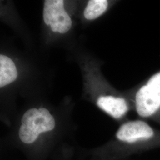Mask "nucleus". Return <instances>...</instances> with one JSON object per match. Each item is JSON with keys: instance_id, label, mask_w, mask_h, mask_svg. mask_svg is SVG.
Wrapping results in <instances>:
<instances>
[{"instance_id": "nucleus-1", "label": "nucleus", "mask_w": 160, "mask_h": 160, "mask_svg": "<svg viewBox=\"0 0 160 160\" xmlns=\"http://www.w3.org/2000/svg\"><path fill=\"white\" fill-rule=\"evenodd\" d=\"M116 138L120 143L137 151L160 147V131L143 120H132L122 124Z\"/></svg>"}, {"instance_id": "nucleus-2", "label": "nucleus", "mask_w": 160, "mask_h": 160, "mask_svg": "<svg viewBox=\"0 0 160 160\" xmlns=\"http://www.w3.org/2000/svg\"><path fill=\"white\" fill-rule=\"evenodd\" d=\"M134 103L139 116L160 124V71L138 88Z\"/></svg>"}, {"instance_id": "nucleus-3", "label": "nucleus", "mask_w": 160, "mask_h": 160, "mask_svg": "<svg viewBox=\"0 0 160 160\" xmlns=\"http://www.w3.org/2000/svg\"><path fill=\"white\" fill-rule=\"evenodd\" d=\"M55 127V119L48 109L32 108L23 114L18 136L23 143L32 144L42 133L52 131Z\"/></svg>"}, {"instance_id": "nucleus-4", "label": "nucleus", "mask_w": 160, "mask_h": 160, "mask_svg": "<svg viewBox=\"0 0 160 160\" xmlns=\"http://www.w3.org/2000/svg\"><path fill=\"white\" fill-rule=\"evenodd\" d=\"M97 104L98 108L116 119L122 118L129 110V104L125 98L112 95L100 96L97 100Z\"/></svg>"}, {"instance_id": "nucleus-5", "label": "nucleus", "mask_w": 160, "mask_h": 160, "mask_svg": "<svg viewBox=\"0 0 160 160\" xmlns=\"http://www.w3.org/2000/svg\"><path fill=\"white\" fill-rule=\"evenodd\" d=\"M17 68L10 58L0 55V87H2L16 80Z\"/></svg>"}, {"instance_id": "nucleus-6", "label": "nucleus", "mask_w": 160, "mask_h": 160, "mask_svg": "<svg viewBox=\"0 0 160 160\" xmlns=\"http://www.w3.org/2000/svg\"><path fill=\"white\" fill-rule=\"evenodd\" d=\"M109 2L106 0H90L84 16L88 20H94L102 15L108 9Z\"/></svg>"}, {"instance_id": "nucleus-7", "label": "nucleus", "mask_w": 160, "mask_h": 160, "mask_svg": "<svg viewBox=\"0 0 160 160\" xmlns=\"http://www.w3.org/2000/svg\"><path fill=\"white\" fill-rule=\"evenodd\" d=\"M52 30L53 32H58V24L57 23H52L50 25Z\"/></svg>"}]
</instances>
